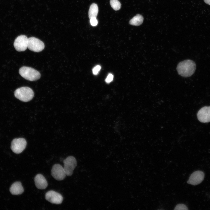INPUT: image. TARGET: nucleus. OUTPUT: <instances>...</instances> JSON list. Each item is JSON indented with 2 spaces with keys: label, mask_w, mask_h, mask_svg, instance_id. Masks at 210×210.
Wrapping results in <instances>:
<instances>
[{
  "label": "nucleus",
  "mask_w": 210,
  "mask_h": 210,
  "mask_svg": "<svg viewBox=\"0 0 210 210\" xmlns=\"http://www.w3.org/2000/svg\"><path fill=\"white\" fill-rule=\"evenodd\" d=\"M90 22L91 25L93 26H96L98 24V21L96 18H93L90 19Z\"/></svg>",
  "instance_id": "obj_20"
},
{
  "label": "nucleus",
  "mask_w": 210,
  "mask_h": 210,
  "mask_svg": "<svg viewBox=\"0 0 210 210\" xmlns=\"http://www.w3.org/2000/svg\"><path fill=\"white\" fill-rule=\"evenodd\" d=\"M34 180L35 186L38 189H44L48 186V183L46 178L41 174L36 175Z\"/></svg>",
  "instance_id": "obj_12"
},
{
  "label": "nucleus",
  "mask_w": 210,
  "mask_h": 210,
  "mask_svg": "<svg viewBox=\"0 0 210 210\" xmlns=\"http://www.w3.org/2000/svg\"><path fill=\"white\" fill-rule=\"evenodd\" d=\"M101 69V66L99 65H97L93 68L92 70L93 74L95 75L98 74Z\"/></svg>",
  "instance_id": "obj_18"
},
{
  "label": "nucleus",
  "mask_w": 210,
  "mask_h": 210,
  "mask_svg": "<svg viewBox=\"0 0 210 210\" xmlns=\"http://www.w3.org/2000/svg\"><path fill=\"white\" fill-rule=\"evenodd\" d=\"M44 43L39 39L32 37L28 38L27 48L30 50L39 52L44 48Z\"/></svg>",
  "instance_id": "obj_4"
},
{
  "label": "nucleus",
  "mask_w": 210,
  "mask_h": 210,
  "mask_svg": "<svg viewBox=\"0 0 210 210\" xmlns=\"http://www.w3.org/2000/svg\"><path fill=\"white\" fill-rule=\"evenodd\" d=\"M196 68V64L194 62L190 60H186L180 62L176 69L179 75L186 77L191 76L194 73Z\"/></svg>",
  "instance_id": "obj_1"
},
{
  "label": "nucleus",
  "mask_w": 210,
  "mask_h": 210,
  "mask_svg": "<svg viewBox=\"0 0 210 210\" xmlns=\"http://www.w3.org/2000/svg\"><path fill=\"white\" fill-rule=\"evenodd\" d=\"M64 169L66 174L68 176H71L77 166V161L75 158L73 156L68 157L64 161Z\"/></svg>",
  "instance_id": "obj_6"
},
{
  "label": "nucleus",
  "mask_w": 210,
  "mask_h": 210,
  "mask_svg": "<svg viewBox=\"0 0 210 210\" xmlns=\"http://www.w3.org/2000/svg\"><path fill=\"white\" fill-rule=\"evenodd\" d=\"M113 76L111 74H109L105 80L106 82L107 83H109L113 80Z\"/></svg>",
  "instance_id": "obj_19"
},
{
  "label": "nucleus",
  "mask_w": 210,
  "mask_h": 210,
  "mask_svg": "<svg viewBox=\"0 0 210 210\" xmlns=\"http://www.w3.org/2000/svg\"><path fill=\"white\" fill-rule=\"evenodd\" d=\"M198 120L203 123L210 122V106H204L201 108L197 114Z\"/></svg>",
  "instance_id": "obj_10"
},
{
  "label": "nucleus",
  "mask_w": 210,
  "mask_h": 210,
  "mask_svg": "<svg viewBox=\"0 0 210 210\" xmlns=\"http://www.w3.org/2000/svg\"><path fill=\"white\" fill-rule=\"evenodd\" d=\"M110 4L112 8L115 10H119L121 7V4L118 0H110Z\"/></svg>",
  "instance_id": "obj_16"
},
{
  "label": "nucleus",
  "mask_w": 210,
  "mask_h": 210,
  "mask_svg": "<svg viewBox=\"0 0 210 210\" xmlns=\"http://www.w3.org/2000/svg\"><path fill=\"white\" fill-rule=\"evenodd\" d=\"M15 97L21 101L27 102L31 100L34 96V92L30 88L23 87L17 89L14 92Z\"/></svg>",
  "instance_id": "obj_2"
},
{
  "label": "nucleus",
  "mask_w": 210,
  "mask_h": 210,
  "mask_svg": "<svg viewBox=\"0 0 210 210\" xmlns=\"http://www.w3.org/2000/svg\"><path fill=\"white\" fill-rule=\"evenodd\" d=\"M204 1L206 3L210 5V0H204Z\"/></svg>",
  "instance_id": "obj_21"
},
{
  "label": "nucleus",
  "mask_w": 210,
  "mask_h": 210,
  "mask_svg": "<svg viewBox=\"0 0 210 210\" xmlns=\"http://www.w3.org/2000/svg\"><path fill=\"white\" fill-rule=\"evenodd\" d=\"M27 145L25 139L23 138L15 139L11 143V148L15 153L19 154L25 149Z\"/></svg>",
  "instance_id": "obj_5"
},
{
  "label": "nucleus",
  "mask_w": 210,
  "mask_h": 210,
  "mask_svg": "<svg viewBox=\"0 0 210 210\" xmlns=\"http://www.w3.org/2000/svg\"><path fill=\"white\" fill-rule=\"evenodd\" d=\"M45 198L50 203L56 204H61L63 200L62 195L54 190H50L47 192L45 195Z\"/></svg>",
  "instance_id": "obj_9"
},
{
  "label": "nucleus",
  "mask_w": 210,
  "mask_h": 210,
  "mask_svg": "<svg viewBox=\"0 0 210 210\" xmlns=\"http://www.w3.org/2000/svg\"><path fill=\"white\" fill-rule=\"evenodd\" d=\"M10 191L12 195H19L22 194L24 190L21 183L17 181L12 185Z\"/></svg>",
  "instance_id": "obj_13"
},
{
  "label": "nucleus",
  "mask_w": 210,
  "mask_h": 210,
  "mask_svg": "<svg viewBox=\"0 0 210 210\" xmlns=\"http://www.w3.org/2000/svg\"><path fill=\"white\" fill-rule=\"evenodd\" d=\"M20 75L25 79L33 81L38 79L41 77L40 73L31 67L23 66L19 70Z\"/></svg>",
  "instance_id": "obj_3"
},
{
  "label": "nucleus",
  "mask_w": 210,
  "mask_h": 210,
  "mask_svg": "<svg viewBox=\"0 0 210 210\" xmlns=\"http://www.w3.org/2000/svg\"><path fill=\"white\" fill-rule=\"evenodd\" d=\"M98 12V6L95 3L92 4L90 6L88 12L89 18H96Z\"/></svg>",
  "instance_id": "obj_14"
},
{
  "label": "nucleus",
  "mask_w": 210,
  "mask_h": 210,
  "mask_svg": "<svg viewBox=\"0 0 210 210\" xmlns=\"http://www.w3.org/2000/svg\"><path fill=\"white\" fill-rule=\"evenodd\" d=\"M28 38L24 35L17 37L14 43V46L18 51H23L27 48Z\"/></svg>",
  "instance_id": "obj_8"
},
{
  "label": "nucleus",
  "mask_w": 210,
  "mask_h": 210,
  "mask_svg": "<svg viewBox=\"0 0 210 210\" xmlns=\"http://www.w3.org/2000/svg\"><path fill=\"white\" fill-rule=\"evenodd\" d=\"M174 210H187L188 209L187 206L183 204H179L175 207Z\"/></svg>",
  "instance_id": "obj_17"
},
{
  "label": "nucleus",
  "mask_w": 210,
  "mask_h": 210,
  "mask_svg": "<svg viewBox=\"0 0 210 210\" xmlns=\"http://www.w3.org/2000/svg\"><path fill=\"white\" fill-rule=\"evenodd\" d=\"M51 172L52 176L58 181L63 180L66 175L64 168L59 164H55L53 166Z\"/></svg>",
  "instance_id": "obj_7"
},
{
  "label": "nucleus",
  "mask_w": 210,
  "mask_h": 210,
  "mask_svg": "<svg viewBox=\"0 0 210 210\" xmlns=\"http://www.w3.org/2000/svg\"><path fill=\"white\" fill-rule=\"evenodd\" d=\"M204 177V173L200 171L194 172L190 176L187 183L192 185L200 184L203 180Z\"/></svg>",
  "instance_id": "obj_11"
},
{
  "label": "nucleus",
  "mask_w": 210,
  "mask_h": 210,
  "mask_svg": "<svg viewBox=\"0 0 210 210\" xmlns=\"http://www.w3.org/2000/svg\"><path fill=\"white\" fill-rule=\"evenodd\" d=\"M143 20V17L141 15L138 14L130 20L129 24L133 25L139 26L142 23Z\"/></svg>",
  "instance_id": "obj_15"
}]
</instances>
